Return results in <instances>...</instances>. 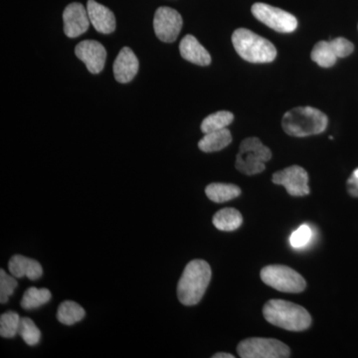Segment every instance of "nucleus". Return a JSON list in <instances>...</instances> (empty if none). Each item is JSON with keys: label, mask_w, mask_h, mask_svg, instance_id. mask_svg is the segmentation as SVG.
<instances>
[{"label": "nucleus", "mask_w": 358, "mask_h": 358, "mask_svg": "<svg viewBox=\"0 0 358 358\" xmlns=\"http://www.w3.org/2000/svg\"><path fill=\"white\" fill-rule=\"evenodd\" d=\"M211 277V268L206 261L195 259L188 263L178 281L179 301L188 307L197 305L203 298Z\"/></svg>", "instance_id": "nucleus-1"}, {"label": "nucleus", "mask_w": 358, "mask_h": 358, "mask_svg": "<svg viewBox=\"0 0 358 358\" xmlns=\"http://www.w3.org/2000/svg\"><path fill=\"white\" fill-rule=\"evenodd\" d=\"M263 315L271 324L286 331H303L312 324V317L308 310L292 301L278 299L268 301L264 306Z\"/></svg>", "instance_id": "nucleus-2"}, {"label": "nucleus", "mask_w": 358, "mask_h": 358, "mask_svg": "<svg viewBox=\"0 0 358 358\" xmlns=\"http://www.w3.org/2000/svg\"><path fill=\"white\" fill-rule=\"evenodd\" d=\"M327 124L326 114L312 107L294 108L285 114L282 121L285 133L296 138L324 133Z\"/></svg>", "instance_id": "nucleus-3"}, {"label": "nucleus", "mask_w": 358, "mask_h": 358, "mask_svg": "<svg viewBox=\"0 0 358 358\" xmlns=\"http://www.w3.org/2000/svg\"><path fill=\"white\" fill-rule=\"evenodd\" d=\"M232 43L238 55L250 63H270L277 57V49L274 45L245 28L235 30Z\"/></svg>", "instance_id": "nucleus-4"}, {"label": "nucleus", "mask_w": 358, "mask_h": 358, "mask_svg": "<svg viewBox=\"0 0 358 358\" xmlns=\"http://www.w3.org/2000/svg\"><path fill=\"white\" fill-rule=\"evenodd\" d=\"M272 159V152L258 138H248L242 141L235 166L240 173L255 176L265 171L266 162Z\"/></svg>", "instance_id": "nucleus-5"}, {"label": "nucleus", "mask_w": 358, "mask_h": 358, "mask_svg": "<svg viewBox=\"0 0 358 358\" xmlns=\"http://www.w3.org/2000/svg\"><path fill=\"white\" fill-rule=\"evenodd\" d=\"M261 279L267 286L282 293L298 294L307 288L306 280L288 266H266L261 271Z\"/></svg>", "instance_id": "nucleus-6"}, {"label": "nucleus", "mask_w": 358, "mask_h": 358, "mask_svg": "<svg viewBox=\"0 0 358 358\" xmlns=\"http://www.w3.org/2000/svg\"><path fill=\"white\" fill-rule=\"evenodd\" d=\"M242 358H287L291 357L288 345L275 338H252L241 341L237 346Z\"/></svg>", "instance_id": "nucleus-7"}, {"label": "nucleus", "mask_w": 358, "mask_h": 358, "mask_svg": "<svg viewBox=\"0 0 358 358\" xmlns=\"http://www.w3.org/2000/svg\"><path fill=\"white\" fill-rule=\"evenodd\" d=\"M252 13L257 20L275 31L280 33H292L298 27V20L293 14L287 13L278 7L268 4L258 3L252 6Z\"/></svg>", "instance_id": "nucleus-8"}, {"label": "nucleus", "mask_w": 358, "mask_h": 358, "mask_svg": "<svg viewBox=\"0 0 358 358\" xmlns=\"http://www.w3.org/2000/svg\"><path fill=\"white\" fill-rule=\"evenodd\" d=\"M182 24V17L176 9L162 6L155 11L154 29L160 41L173 43L178 39Z\"/></svg>", "instance_id": "nucleus-9"}, {"label": "nucleus", "mask_w": 358, "mask_h": 358, "mask_svg": "<svg viewBox=\"0 0 358 358\" xmlns=\"http://www.w3.org/2000/svg\"><path fill=\"white\" fill-rule=\"evenodd\" d=\"M273 182L282 185L292 196L300 197L310 194L308 174L299 166H292L273 174Z\"/></svg>", "instance_id": "nucleus-10"}, {"label": "nucleus", "mask_w": 358, "mask_h": 358, "mask_svg": "<svg viewBox=\"0 0 358 358\" xmlns=\"http://www.w3.org/2000/svg\"><path fill=\"white\" fill-rule=\"evenodd\" d=\"M75 54L87 66L90 73L99 74L105 67L107 51L100 42L95 40H85L75 48Z\"/></svg>", "instance_id": "nucleus-11"}, {"label": "nucleus", "mask_w": 358, "mask_h": 358, "mask_svg": "<svg viewBox=\"0 0 358 358\" xmlns=\"http://www.w3.org/2000/svg\"><path fill=\"white\" fill-rule=\"evenodd\" d=\"M63 21L65 35L69 38H76L84 34L91 24L88 10L79 2H73L66 7Z\"/></svg>", "instance_id": "nucleus-12"}, {"label": "nucleus", "mask_w": 358, "mask_h": 358, "mask_svg": "<svg viewBox=\"0 0 358 358\" xmlns=\"http://www.w3.org/2000/svg\"><path fill=\"white\" fill-rule=\"evenodd\" d=\"M140 63L136 54L129 47H124L120 51L114 63V76L119 83L126 84L138 74Z\"/></svg>", "instance_id": "nucleus-13"}, {"label": "nucleus", "mask_w": 358, "mask_h": 358, "mask_svg": "<svg viewBox=\"0 0 358 358\" xmlns=\"http://www.w3.org/2000/svg\"><path fill=\"white\" fill-rule=\"evenodd\" d=\"M90 22L94 26L96 31L103 34H110L115 30V14L108 7L99 3L95 0H89L87 2Z\"/></svg>", "instance_id": "nucleus-14"}, {"label": "nucleus", "mask_w": 358, "mask_h": 358, "mask_svg": "<svg viewBox=\"0 0 358 358\" xmlns=\"http://www.w3.org/2000/svg\"><path fill=\"white\" fill-rule=\"evenodd\" d=\"M179 52L183 59L193 64L208 66L211 63L210 54L192 35L183 37L179 44Z\"/></svg>", "instance_id": "nucleus-15"}, {"label": "nucleus", "mask_w": 358, "mask_h": 358, "mask_svg": "<svg viewBox=\"0 0 358 358\" xmlns=\"http://www.w3.org/2000/svg\"><path fill=\"white\" fill-rule=\"evenodd\" d=\"M10 274L15 278L27 277L31 281L38 280L43 275V268L38 261L22 255L11 257L8 263Z\"/></svg>", "instance_id": "nucleus-16"}, {"label": "nucleus", "mask_w": 358, "mask_h": 358, "mask_svg": "<svg viewBox=\"0 0 358 358\" xmlns=\"http://www.w3.org/2000/svg\"><path fill=\"white\" fill-rule=\"evenodd\" d=\"M231 141H232V134L229 129H219V131L204 134L203 138L199 141V148L204 152H215L227 148Z\"/></svg>", "instance_id": "nucleus-17"}, {"label": "nucleus", "mask_w": 358, "mask_h": 358, "mask_svg": "<svg viewBox=\"0 0 358 358\" xmlns=\"http://www.w3.org/2000/svg\"><path fill=\"white\" fill-rule=\"evenodd\" d=\"M207 197L215 203H223L237 199L241 194V189L229 183H211L205 189Z\"/></svg>", "instance_id": "nucleus-18"}, {"label": "nucleus", "mask_w": 358, "mask_h": 358, "mask_svg": "<svg viewBox=\"0 0 358 358\" xmlns=\"http://www.w3.org/2000/svg\"><path fill=\"white\" fill-rule=\"evenodd\" d=\"M243 223L241 213L235 208H224L219 210L213 216V224L218 230L230 231L237 230Z\"/></svg>", "instance_id": "nucleus-19"}, {"label": "nucleus", "mask_w": 358, "mask_h": 358, "mask_svg": "<svg viewBox=\"0 0 358 358\" xmlns=\"http://www.w3.org/2000/svg\"><path fill=\"white\" fill-rule=\"evenodd\" d=\"M85 315L86 312L76 301H65L59 306L57 319L65 326H73L76 322H81Z\"/></svg>", "instance_id": "nucleus-20"}, {"label": "nucleus", "mask_w": 358, "mask_h": 358, "mask_svg": "<svg viewBox=\"0 0 358 358\" xmlns=\"http://www.w3.org/2000/svg\"><path fill=\"white\" fill-rule=\"evenodd\" d=\"M51 292L48 289H38L35 287L26 289L21 300V307L24 310H34L50 301Z\"/></svg>", "instance_id": "nucleus-21"}, {"label": "nucleus", "mask_w": 358, "mask_h": 358, "mask_svg": "<svg viewBox=\"0 0 358 358\" xmlns=\"http://www.w3.org/2000/svg\"><path fill=\"white\" fill-rule=\"evenodd\" d=\"M234 121V115L227 110H220L205 117L201 124V131L203 134L227 129L229 124Z\"/></svg>", "instance_id": "nucleus-22"}, {"label": "nucleus", "mask_w": 358, "mask_h": 358, "mask_svg": "<svg viewBox=\"0 0 358 358\" xmlns=\"http://www.w3.org/2000/svg\"><path fill=\"white\" fill-rule=\"evenodd\" d=\"M310 57L313 62L322 68L333 67L338 60L329 41H320L313 48Z\"/></svg>", "instance_id": "nucleus-23"}, {"label": "nucleus", "mask_w": 358, "mask_h": 358, "mask_svg": "<svg viewBox=\"0 0 358 358\" xmlns=\"http://www.w3.org/2000/svg\"><path fill=\"white\" fill-rule=\"evenodd\" d=\"M20 315L15 312H6L0 317V336L4 338H15L20 324Z\"/></svg>", "instance_id": "nucleus-24"}, {"label": "nucleus", "mask_w": 358, "mask_h": 358, "mask_svg": "<svg viewBox=\"0 0 358 358\" xmlns=\"http://www.w3.org/2000/svg\"><path fill=\"white\" fill-rule=\"evenodd\" d=\"M18 334L25 341L26 345L35 346L38 345L41 333L35 322L29 317H21Z\"/></svg>", "instance_id": "nucleus-25"}, {"label": "nucleus", "mask_w": 358, "mask_h": 358, "mask_svg": "<svg viewBox=\"0 0 358 358\" xmlns=\"http://www.w3.org/2000/svg\"><path fill=\"white\" fill-rule=\"evenodd\" d=\"M313 231L308 224H303L298 229L294 230L289 237L292 248L301 250L307 248L313 241Z\"/></svg>", "instance_id": "nucleus-26"}, {"label": "nucleus", "mask_w": 358, "mask_h": 358, "mask_svg": "<svg viewBox=\"0 0 358 358\" xmlns=\"http://www.w3.org/2000/svg\"><path fill=\"white\" fill-rule=\"evenodd\" d=\"M17 285L14 275L7 274L3 268L0 270V303H6L8 301L9 296H13Z\"/></svg>", "instance_id": "nucleus-27"}, {"label": "nucleus", "mask_w": 358, "mask_h": 358, "mask_svg": "<svg viewBox=\"0 0 358 358\" xmlns=\"http://www.w3.org/2000/svg\"><path fill=\"white\" fill-rule=\"evenodd\" d=\"M331 48L338 58H345L355 50V46L350 40L338 37L329 41Z\"/></svg>", "instance_id": "nucleus-28"}, {"label": "nucleus", "mask_w": 358, "mask_h": 358, "mask_svg": "<svg viewBox=\"0 0 358 358\" xmlns=\"http://www.w3.org/2000/svg\"><path fill=\"white\" fill-rule=\"evenodd\" d=\"M348 190L352 196L358 197V169L353 171L348 180Z\"/></svg>", "instance_id": "nucleus-29"}, {"label": "nucleus", "mask_w": 358, "mask_h": 358, "mask_svg": "<svg viewBox=\"0 0 358 358\" xmlns=\"http://www.w3.org/2000/svg\"><path fill=\"white\" fill-rule=\"evenodd\" d=\"M234 355H230V353L226 352H218L213 355V358H234Z\"/></svg>", "instance_id": "nucleus-30"}]
</instances>
